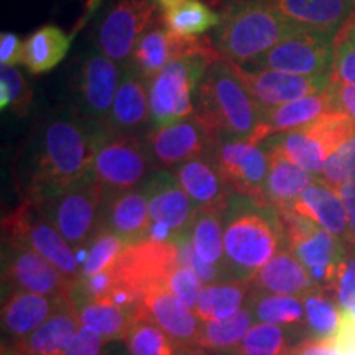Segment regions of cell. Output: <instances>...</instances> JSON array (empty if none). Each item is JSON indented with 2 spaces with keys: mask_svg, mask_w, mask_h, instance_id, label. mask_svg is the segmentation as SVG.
<instances>
[{
  "mask_svg": "<svg viewBox=\"0 0 355 355\" xmlns=\"http://www.w3.org/2000/svg\"><path fill=\"white\" fill-rule=\"evenodd\" d=\"M355 135V123L343 112H329L298 130L270 137L263 145L278 150L303 170L321 175L331 155Z\"/></svg>",
  "mask_w": 355,
  "mask_h": 355,
  "instance_id": "9",
  "label": "cell"
},
{
  "mask_svg": "<svg viewBox=\"0 0 355 355\" xmlns=\"http://www.w3.org/2000/svg\"><path fill=\"white\" fill-rule=\"evenodd\" d=\"M286 248L278 211L234 194L224 212V268L229 282H250Z\"/></svg>",
  "mask_w": 355,
  "mask_h": 355,
  "instance_id": "2",
  "label": "cell"
},
{
  "mask_svg": "<svg viewBox=\"0 0 355 355\" xmlns=\"http://www.w3.org/2000/svg\"><path fill=\"white\" fill-rule=\"evenodd\" d=\"M219 140L196 114L170 125L150 128L144 135L152 168L166 171H173L194 158L212 155Z\"/></svg>",
  "mask_w": 355,
  "mask_h": 355,
  "instance_id": "13",
  "label": "cell"
},
{
  "mask_svg": "<svg viewBox=\"0 0 355 355\" xmlns=\"http://www.w3.org/2000/svg\"><path fill=\"white\" fill-rule=\"evenodd\" d=\"M202 285L204 283L201 282V278L193 270L186 268L183 265H178L175 272L171 273L170 279H168L166 288L181 303L194 311V306H196L199 295H201L204 288Z\"/></svg>",
  "mask_w": 355,
  "mask_h": 355,
  "instance_id": "47",
  "label": "cell"
},
{
  "mask_svg": "<svg viewBox=\"0 0 355 355\" xmlns=\"http://www.w3.org/2000/svg\"><path fill=\"white\" fill-rule=\"evenodd\" d=\"M71 48V37L56 25H43L25 40L24 66L35 76L55 69Z\"/></svg>",
  "mask_w": 355,
  "mask_h": 355,
  "instance_id": "32",
  "label": "cell"
},
{
  "mask_svg": "<svg viewBox=\"0 0 355 355\" xmlns=\"http://www.w3.org/2000/svg\"><path fill=\"white\" fill-rule=\"evenodd\" d=\"M295 28L337 35L352 13L355 0H261Z\"/></svg>",
  "mask_w": 355,
  "mask_h": 355,
  "instance_id": "22",
  "label": "cell"
},
{
  "mask_svg": "<svg viewBox=\"0 0 355 355\" xmlns=\"http://www.w3.org/2000/svg\"><path fill=\"white\" fill-rule=\"evenodd\" d=\"M3 285L35 293L51 300H73L74 279L64 277L55 265L25 245L3 243Z\"/></svg>",
  "mask_w": 355,
  "mask_h": 355,
  "instance_id": "17",
  "label": "cell"
},
{
  "mask_svg": "<svg viewBox=\"0 0 355 355\" xmlns=\"http://www.w3.org/2000/svg\"><path fill=\"white\" fill-rule=\"evenodd\" d=\"M212 157L234 194L268 206L265 199L268 153L263 145L248 140L220 139Z\"/></svg>",
  "mask_w": 355,
  "mask_h": 355,
  "instance_id": "18",
  "label": "cell"
},
{
  "mask_svg": "<svg viewBox=\"0 0 355 355\" xmlns=\"http://www.w3.org/2000/svg\"><path fill=\"white\" fill-rule=\"evenodd\" d=\"M329 112H337V110L329 86H327L326 91L319 92V94L304 97V99L290 102V104L279 105V107L261 110L259 127L255 128L248 141L261 145L270 137L298 130Z\"/></svg>",
  "mask_w": 355,
  "mask_h": 355,
  "instance_id": "26",
  "label": "cell"
},
{
  "mask_svg": "<svg viewBox=\"0 0 355 355\" xmlns=\"http://www.w3.org/2000/svg\"><path fill=\"white\" fill-rule=\"evenodd\" d=\"M304 339L300 331L259 322L248 331L241 344L216 355H290L295 345Z\"/></svg>",
  "mask_w": 355,
  "mask_h": 355,
  "instance_id": "36",
  "label": "cell"
},
{
  "mask_svg": "<svg viewBox=\"0 0 355 355\" xmlns=\"http://www.w3.org/2000/svg\"><path fill=\"white\" fill-rule=\"evenodd\" d=\"M331 295L343 309L347 311L355 301V245L349 243L347 254L337 270Z\"/></svg>",
  "mask_w": 355,
  "mask_h": 355,
  "instance_id": "46",
  "label": "cell"
},
{
  "mask_svg": "<svg viewBox=\"0 0 355 355\" xmlns=\"http://www.w3.org/2000/svg\"><path fill=\"white\" fill-rule=\"evenodd\" d=\"M125 343L130 355H180L184 349L140 313H135Z\"/></svg>",
  "mask_w": 355,
  "mask_h": 355,
  "instance_id": "41",
  "label": "cell"
},
{
  "mask_svg": "<svg viewBox=\"0 0 355 355\" xmlns=\"http://www.w3.org/2000/svg\"><path fill=\"white\" fill-rule=\"evenodd\" d=\"M239 78L261 110L279 107L304 97L326 91L331 74L324 76H298L272 69H245L235 64Z\"/></svg>",
  "mask_w": 355,
  "mask_h": 355,
  "instance_id": "19",
  "label": "cell"
},
{
  "mask_svg": "<svg viewBox=\"0 0 355 355\" xmlns=\"http://www.w3.org/2000/svg\"><path fill=\"white\" fill-rule=\"evenodd\" d=\"M155 3H157L158 8H162L163 12L166 10H171V8H175L178 6H181V3H184L186 0H153Z\"/></svg>",
  "mask_w": 355,
  "mask_h": 355,
  "instance_id": "54",
  "label": "cell"
},
{
  "mask_svg": "<svg viewBox=\"0 0 355 355\" xmlns=\"http://www.w3.org/2000/svg\"><path fill=\"white\" fill-rule=\"evenodd\" d=\"M263 145V144H261ZM268 153V176L265 183V199L275 209H290L304 189H308L318 176L290 162L278 150L263 145Z\"/></svg>",
  "mask_w": 355,
  "mask_h": 355,
  "instance_id": "31",
  "label": "cell"
},
{
  "mask_svg": "<svg viewBox=\"0 0 355 355\" xmlns=\"http://www.w3.org/2000/svg\"><path fill=\"white\" fill-rule=\"evenodd\" d=\"M69 300H51L35 293L7 288L2 303L3 345L17 344L38 329Z\"/></svg>",
  "mask_w": 355,
  "mask_h": 355,
  "instance_id": "23",
  "label": "cell"
},
{
  "mask_svg": "<svg viewBox=\"0 0 355 355\" xmlns=\"http://www.w3.org/2000/svg\"><path fill=\"white\" fill-rule=\"evenodd\" d=\"M222 58L212 42L201 51L176 58L148 81V99L155 127L184 121L196 110L194 97L209 66Z\"/></svg>",
  "mask_w": 355,
  "mask_h": 355,
  "instance_id": "5",
  "label": "cell"
},
{
  "mask_svg": "<svg viewBox=\"0 0 355 355\" xmlns=\"http://www.w3.org/2000/svg\"><path fill=\"white\" fill-rule=\"evenodd\" d=\"M2 241L32 248L69 279L78 282L81 278L83 263L78 254L43 214L38 204L20 199L19 206L3 216Z\"/></svg>",
  "mask_w": 355,
  "mask_h": 355,
  "instance_id": "8",
  "label": "cell"
},
{
  "mask_svg": "<svg viewBox=\"0 0 355 355\" xmlns=\"http://www.w3.org/2000/svg\"><path fill=\"white\" fill-rule=\"evenodd\" d=\"M329 91L337 112L345 114L355 123V86L331 79Z\"/></svg>",
  "mask_w": 355,
  "mask_h": 355,
  "instance_id": "50",
  "label": "cell"
},
{
  "mask_svg": "<svg viewBox=\"0 0 355 355\" xmlns=\"http://www.w3.org/2000/svg\"><path fill=\"white\" fill-rule=\"evenodd\" d=\"M248 296H250V283L248 282H225L206 285L194 306V314L202 322L220 321V319L234 316L237 311L245 308Z\"/></svg>",
  "mask_w": 355,
  "mask_h": 355,
  "instance_id": "35",
  "label": "cell"
},
{
  "mask_svg": "<svg viewBox=\"0 0 355 355\" xmlns=\"http://www.w3.org/2000/svg\"><path fill=\"white\" fill-rule=\"evenodd\" d=\"M306 334L308 339H329L337 332L343 321L344 309L331 293L316 290L306 295L303 300Z\"/></svg>",
  "mask_w": 355,
  "mask_h": 355,
  "instance_id": "40",
  "label": "cell"
},
{
  "mask_svg": "<svg viewBox=\"0 0 355 355\" xmlns=\"http://www.w3.org/2000/svg\"><path fill=\"white\" fill-rule=\"evenodd\" d=\"M248 283L255 291L296 296L301 300L309 293L319 290L304 266L288 248L279 250L268 263L261 266Z\"/></svg>",
  "mask_w": 355,
  "mask_h": 355,
  "instance_id": "30",
  "label": "cell"
},
{
  "mask_svg": "<svg viewBox=\"0 0 355 355\" xmlns=\"http://www.w3.org/2000/svg\"><path fill=\"white\" fill-rule=\"evenodd\" d=\"M152 122L148 99V84L135 71L123 66L121 84L115 96L107 125L104 128L117 135H137L150 130Z\"/></svg>",
  "mask_w": 355,
  "mask_h": 355,
  "instance_id": "24",
  "label": "cell"
},
{
  "mask_svg": "<svg viewBox=\"0 0 355 355\" xmlns=\"http://www.w3.org/2000/svg\"><path fill=\"white\" fill-rule=\"evenodd\" d=\"M104 339L96 332L81 327L61 355H101Z\"/></svg>",
  "mask_w": 355,
  "mask_h": 355,
  "instance_id": "48",
  "label": "cell"
},
{
  "mask_svg": "<svg viewBox=\"0 0 355 355\" xmlns=\"http://www.w3.org/2000/svg\"><path fill=\"white\" fill-rule=\"evenodd\" d=\"M254 322H257L254 314L247 306L230 318L220 319V321L202 322L196 349L214 354L225 352V350L242 343L248 331L255 326Z\"/></svg>",
  "mask_w": 355,
  "mask_h": 355,
  "instance_id": "38",
  "label": "cell"
},
{
  "mask_svg": "<svg viewBox=\"0 0 355 355\" xmlns=\"http://www.w3.org/2000/svg\"><path fill=\"white\" fill-rule=\"evenodd\" d=\"M101 128L73 105L44 115L13 162L21 201L42 204L87 176Z\"/></svg>",
  "mask_w": 355,
  "mask_h": 355,
  "instance_id": "1",
  "label": "cell"
},
{
  "mask_svg": "<svg viewBox=\"0 0 355 355\" xmlns=\"http://www.w3.org/2000/svg\"><path fill=\"white\" fill-rule=\"evenodd\" d=\"M331 79L355 86V12L334 38Z\"/></svg>",
  "mask_w": 355,
  "mask_h": 355,
  "instance_id": "44",
  "label": "cell"
},
{
  "mask_svg": "<svg viewBox=\"0 0 355 355\" xmlns=\"http://www.w3.org/2000/svg\"><path fill=\"white\" fill-rule=\"evenodd\" d=\"M198 211L225 212L234 193L212 155L194 158L173 170Z\"/></svg>",
  "mask_w": 355,
  "mask_h": 355,
  "instance_id": "25",
  "label": "cell"
},
{
  "mask_svg": "<svg viewBox=\"0 0 355 355\" xmlns=\"http://www.w3.org/2000/svg\"><path fill=\"white\" fill-rule=\"evenodd\" d=\"M104 229L121 237L127 245L150 239L152 219L144 189L107 194L104 207Z\"/></svg>",
  "mask_w": 355,
  "mask_h": 355,
  "instance_id": "28",
  "label": "cell"
},
{
  "mask_svg": "<svg viewBox=\"0 0 355 355\" xmlns=\"http://www.w3.org/2000/svg\"><path fill=\"white\" fill-rule=\"evenodd\" d=\"M162 21L178 37L199 38L219 26L220 13L202 0H186L181 6L163 12Z\"/></svg>",
  "mask_w": 355,
  "mask_h": 355,
  "instance_id": "37",
  "label": "cell"
},
{
  "mask_svg": "<svg viewBox=\"0 0 355 355\" xmlns=\"http://www.w3.org/2000/svg\"><path fill=\"white\" fill-rule=\"evenodd\" d=\"M332 340L345 355H355V319L350 316L349 311L344 309L343 321L339 329L332 336Z\"/></svg>",
  "mask_w": 355,
  "mask_h": 355,
  "instance_id": "52",
  "label": "cell"
},
{
  "mask_svg": "<svg viewBox=\"0 0 355 355\" xmlns=\"http://www.w3.org/2000/svg\"><path fill=\"white\" fill-rule=\"evenodd\" d=\"M211 43V38H183L166 28L165 24H155L141 35L132 53L128 68L135 71L146 84L153 79L170 61L191 53L201 51Z\"/></svg>",
  "mask_w": 355,
  "mask_h": 355,
  "instance_id": "20",
  "label": "cell"
},
{
  "mask_svg": "<svg viewBox=\"0 0 355 355\" xmlns=\"http://www.w3.org/2000/svg\"><path fill=\"white\" fill-rule=\"evenodd\" d=\"M137 313L157 324L176 344L196 349L202 321L168 288L157 286L146 291Z\"/></svg>",
  "mask_w": 355,
  "mask_h": 355,
  "instance_id": "21",
  "label": "cell"
},
{
  "mask_svg": "<svg viewBox=\"0 0 355 355\" xmlns=\"http://www.w3.org/2000/svg\"><path fill=\"white\" fill-rule=\"evenodd\" d=\"M278 214L288 250L304 266L319 290L331 293L349 243L293 209H279Z\"/></svg>",
  "mask_w": 355,
  "mask_h": 355,
  "instance_id": "7",
  "label": "cell"
},
{
  "mask_svg": "<svg viewBox=\"0 0 355 355\" xmlns=\"http://www.w3.org/2000/svg\"><path fill=\"white\" fill-rule=\"evenodd\" d=\"M189 239L199 259L224 266V212L198 211L189 227Z\"/></svg>",
  "mask_w": 355,
  "mask_h": 355,
  "instance_id": "39",
  "label": "cell"
},
{
  "mask_svg": "<svg viewBox=\"0 0 355 355\" xmlns=\"http://www.w3.org/2000/svg\"><path fill=\"white\" fill-rule=\"evenodd\" d=\"M148 201L152 232L150 239L176 242L189 234L196 206L180 184L176 175L166 170H153L141 184Z\"/></svg>",
  "mask_w": 355,
  "mask_h": 355,
  "instance_id": "15",
  "label": "cell"
},
{
  "mask_svg": "<svg viewBox=\"0 0 355 355\" xmlns=\"http://www.w3.org/2000/svg\"><path fill=\"white\" fill-rule=\"evenodd\" d=\"M33 102L32 87L17 66H0V109L17 117L28 115Z\"/></svg>",
  "mask_w": 355,
  "mask_h": 355,
  "instance_id": "42",
  "label": "cell"
},
{
  "mask_svg": "<svg viewBox=\"0 0 355 355\" xmlns=\"http://www.w3.org/2000/svg\"><path fill=\"white\" fill-rule=\"evenodd\" d=\"M81 327L76 304L69 300L24 340L3 345L2 355H61Z\"/></svg>",
  "mask_w": 355,
  "mask_h": 355,
  "instance_id": "27",
  "label": "cell"
},
{
  "mask_svg": "<svg viewBox=\"0 0 355 355\" xmlns=\"http://www.w3.org/2000/svg\"><path fill=\"white\" fill-rule=\"evenodd\" d=\"M123 66L91 48L79 60L74 76L73 107L87 122L104 128L107 125L119 84H121Z\"/></svg>",
  "mask_w": 355,
  "mask_h": 355,
  "instance_id": "14",
  "label": "cell"
},
{
  "mask_svg": "<svg viewBox=\"0 0 355 355\" xmlns=\"http://www.w3.org/2000/svg\"><path fill=\"white\" fill-rule=\"evenodd\" d=\"M347 311H349V313H350V316H352V318L355 319V301H354V304L350 306V308H349Z\"/></svg>",
  "mask_w": 355,
  "mask_h": 355,
  "instance_id": "56",
  "label": "cell"
},
{
  "mask_svg": "<svg viewBox=\"0 0 355 355\" xmlns=\"http://www.w3.org/2000/svg\"><path fill=\"white\" fill-rule=\"evenodd\" d=\"M150 168L152 163L146 155L144 137L117 135L101 128L91 173L105 193L137 189L150 176Z\"/></svg>",
  "mask_w": 355,
  "mask_h": 355,
  "instance_id": "10",
  "label": "cell"
},
{
  "mask_svg": "<svg viewBox=\"0 0 355 355\" xmlns=\"http://www.w3.org/2000/svg\"><path fill=\"white\" fill-rule=\"evenodd\" d=\"M319 176L332 188L355 180V135L331 155Z\"/></svg>",
  "mask_w": 355,
  "mask_h": 355,
  "instance_id": "45",
  "label": "cell"
},
{
  "mask_svg": "<svg viewBox=\"0 0 355 355\" xmlns=\"http://www.w3.org/2000/svg\"><path fill=\"white\" fill-rule=\"evenodd\" d=\"M125 247L127 243L121 237L109 232L107 229H102L84 254L81 278L107 272L115 265Z\"/></svg>",
  "mask_w": 355,
  "mask_h": 355,
  "instance_id": "43",
  "label": "cell"
},
{
  "mask_svg": "<svg viewBox=\"0 0 355 355\" xmlns=\"http://www.w3.org/2000/svg\"><path fill=\"white\" fill-rule=\"evenodd\" d=\"M245 306L252 311L257 322L273 324V326L300 331L308 339V334H306L304 304L301 298L270 295V293L252 290L250 286V296H248Z\"/></svg>",
  "mask_w": 355,
  "mask_h": 355,
  "instance_id": "33",
  "label": "cell"
},
{
  "mask_svg": "<svg viewBox=\"0 0 355 355\" xmlns=\"http://www.w3.org/2000/svg\"><path fill=\"white\" fill-rule=\"evenodd\" d=\"M334 38L336 35L332 33L296 30L254 63L242 68L272 69L279 73L298 74V76L331 74Z\"/></svg>",
  "mask_w": 355,
  "mask_h": 355,
  "instance_id": "16",
  "label": "cell"
},
{
  "mask_svg": "<svg viewBox=\"0 0 355 355\" xmlns=\"http://www.w3.org/2000/svg\"><path fill=\"white\" fill-rule=\"evenodd\" d=\"M194 105V114L219 139L248 140L261 119V109L243 86L235 64L224 58L209 66Z\"/></svg>",
  "mask_w": 355,
  "mask_h": 355,
  "instance_id": "3",
  "label": "cell"
},
{
  "mask_svg": "<svg viewBox=\"0 0 355 355\" xmlns=\"http://www.w3.org/2000/svg\"><path fill=\"white\" fill-rule=\"evenodd\" d=\"M337 193L343 199L345 211L349 217V230H350V243L355 245V180L347 181V183L337 186Z\"/></svg>",
  "mask_w": 355,
  "mask_h": 355,
  "instance_id": "53",
  "label": "cell"
},
{
  "mask_svg": "<svg viewBox=\"0 0 355 355\" xmlns=\"http://www.w3.org/2000/svg\"><path fill=\"white\" fill-rule=\"evenodd\" d=\"M25 42L13 32L0 33V63L2 66L24 64Z\"/></svg>",
  "mask_w": 355,
  "mask_h": 355,
  "instance_id": "49",
  "label": "cell"
},
{
  "mask_svg": "<svg viewBox=\"0 0 355 355\" xmlns=\"http://www.w3.org/2000/svg\"><path fill=\"white\" fill-rule=\"evenodd\" d=\"M180 265L175 242L146 239L127 245L112 266L115 286L141 301L152 288L168 285L171 273Z\"/></svg>",
  "mask_w": 355,
  "mask_h": 355,
  "instance_id": "12",
  "label": "cell"
},
{
  "mask_svg": "<svg viewBox=\"0 0 355 355\" xmlns=\"http://www.w3.org/2000/svg\"><path fill=\"white\" fill-rule=\"evenodd\" d=\"M296 30L261 0H230L211 42L224 60L247 66Z\"/></svg>",
  "mask_w": 355,
  "mask_h": 355,
  "instance_id": "4",
  "label": "cell"
},
{
  "mask_svg": "<svg viewBox=\"0 0 355 355\" xmlns=\"http://www.w3.org/2000/svg\"><path fill=\"white\" fill-rule=\"evenodd\" d=\"M76 308L81 326L99 334L104 343L125 340L135 321V313L107 300L87 301L78 304Z\"/></svg>",
  "mask_w": 355,
  "mask_h": 355,
  "instance_id": "34",
  "label": "cell"
},
{
  "mask_svg": "<svg viewBox=\"0 0 355 355\" xmlns=\"http://www.w3.org/2000/svg\"><path fill=\"white\" fill-rule=\"evenodd\" d=\"M298 214L308 217L319 227L350 243L349 217L339 193L321 178H318L290 207Z\"/></svg>",
  "mask_w": 355,
  "mask_h": 355,
  "instance_id": "29",
  "label": "cell"
},
{
  "mask_svg": "<svg viewBox=\"0 0 355 355\" xmlns=\"http://www.w3.org/2000/svg\"><path fill=\"white\" fill-rule=\"evenodd\" d=\"M153 0H107L94 26V44L102 55L121 66L128 64L137 43L157 24Z\"/></svg>",
  "mask_w": 355,
  "mask_h": 355,
  "instance_id": "11",
  "label": "cell"
},
{
  "mask_svg": "<svg viewBox=\"0 0 355 355\" xmlns=\"http://www.w3.org/2000/svg\"><path fill=\"white\" fill-rule=\"evenodd\" d=\"M290 355H345L337 347L332 337L329 339H304L295 345Z\"/></svg>",
  "mask_w": 355,
  "mask_h": 355,
  "instance_id": "51",
  "label": "cell"
},
{
  "mask_svg": "<svg viewBox=\"0 0 355 355\" xmlns=\"http://www.w3.org/2000/svg\"><path fill=\"white\" fill-rule=\"evenodd\" d=\"M180 355H216L212 352H207V350H201V349H194V347H184L181 350Z\"/></svg>",
  "mask_w": 355,
  "mask_h": 355,
  "instance_id": "55",
  "label": "cell"
},
{
  "mask_svg": "<svg viewBox=\"0 0 355 355\" xmlns=\"http://www.w3.org/2000/svg\"><path fill=\"white\" fill-rule=\"evenodd\" d=\"M105 199L107 193L97 183L94 175L89 173L38 206L74 252L86 254L96 235L104 229Z\"/></svg>",
  "mask_w": 355,
  "mask_h": 355,
  "instance_id": "6",
  "label": "cell"
}]
</instances>
